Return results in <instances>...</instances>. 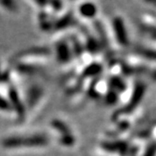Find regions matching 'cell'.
<instances>
[{
  "mask_svg": "<svg viewBox=\"0 0 156 156\" xmlns=\"http://www.w3.org/2000/svg\"><path fill=\"white\" fill-rule=\"evenodd\" d=\"M48 144V138L43 135H33L27 137L14 136L5 138L2 145L7 149L44 147Z\"/></svg>",
  "mask_w": 156,
  "mask_h": 156,
  "instance_id": "6da1fadb",
  "label": "cell"
},
{
  "mask_svg": "<svg viewBox=\"0 0 156 156\" xmlns=\"http://www.w3.org/2000/svg\"><path fill=\"white\" fill-rule=\"evenodd\" d=\"M57 55L58 61H62V62H66L68 61V59L71 57V51L69 46L67 45L64 42H60L57 45Z\"/></svg>",
  "mask_w": 156,
  "mask_h": 156,
  "instance_id": "3957f363",
  "label": "cell"
},
{
  "mask_svg": "<svg viewBox=\"0 0 156 156\" xmlns=\"http://www.w3.org/2000/svg\"><path fill=\"white\" fill-rule=\"evenodd\" d=\"M114 26H115V31H116V34H117L119 41L122 43H124L126 41V36H125V31H124L122 22L119 19H118L115 21Z\"/></svg>",
  "mask_w": 156,
  "mask_h": 156,
  "instance_id": "277c9868",
  "label": "cell"
},
{
  "mask_svg": "<svg viewBox=\"0 0 156 156\" xmlns=\"http://www.w3.org/2000/svg\"><path fill=\"white\" fill-rule=\"evenodd\" d=\"M79 13L84 18L90 19L97 13V8L92 3H84L79 7Z\"/></svg>",
  "mask_w": 156,
  "mask_h": 156,
  "instance_id": "7a4b0ae2",
  "label": "cell"
},
{
  "mask_svg": "<svg viewBox=\"0 0 156 156\" xmlns=\"http://www.w3.org/2000/svg\"><path fill=\"white\" fill-rule=\"evenodd\" d=\"M10 107H12L10 103H8L2 96H0V109L1 110H9Z\"/></svg>",
  "mask_w": 156,
  "mask_h": 156,
  "instance_id": "5b68a950",
  "label": "cell"
}]
</instances>
